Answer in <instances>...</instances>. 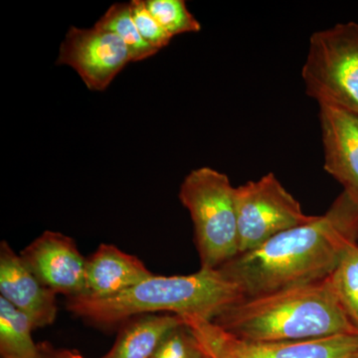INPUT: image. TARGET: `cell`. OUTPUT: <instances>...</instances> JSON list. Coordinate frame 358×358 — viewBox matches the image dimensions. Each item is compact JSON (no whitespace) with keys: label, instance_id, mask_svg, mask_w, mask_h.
Instances as JSON below:
<instances>
[{"label":"cell","instance_id":"cell-1","mask_svg":"<svg viewBox=\"0 0 358 358\" xmlns=\"http://www.w3.org/2000/svg\"><path fill=\"white\" fill-rule=\"evenodd\" d=\"M357 238L358 203L343 192L324 215L275 235L218 270L244 296L312 284L333 274Z\"/></svg>","mask_w":358,"mask_h":358},{"label":"cell","instance_id":"cell-2","mask_svg":"<svg viewBox=\"0 0 358 358\" xmlns=\"http://www.w3.org/2000/svg\"><path fill=\"white\" fill-rule=\"evenodd\" d=\"M212 322L236 338L252 341H303L357 334L334 293L322 281L245 296Z\"/></svg>","mask_w":358,"mask_h":358},{"label":"cell","instance_id":"cell-3","mask_svg":"<svg viewBox=\"0 0 358 358\" xmlns=\"http://www.w3.org/2000/svg\"><path fill=\"white\" fill-rule=\"evenodd\" d=\"M245 298L241 289L218 270L200 268L185 275H152L131 289L106 299H67L66 308L98 327L122 324L136 315L173 313L213 320Z\"/></svg>","mask_w":358,"mask_h":358},{"label":"cell","instance_id":"cell-4","mask_svg":"<svg viewBox=\"0 0 358 358\" xmlns=\"http://www.w3.org/2000/svg\"><path fill=\"white\" fill-rule=\"evenodd\" d=\"M178 199L192 216L201 268L216 270L239 255L236 187L226 174L194 169L181 183Z\"/></svg>","mask_w":358,"mask_h":358},{"label":"cell","instance_id":"cell-5","mask_svg":"<svg viewBox=\"0 0 358 358\" xmlns=\"http://www.w3.org/2000/svg\"><path fill=\"white\" fill-rule=\"evenodd\" d=\"M301 77L307 95L320 106L358 114V23L313 33Z\"/></svg>","mask_w":358,"mask_h":358},{"label":"cell","instance_id":"cell-6","mask_svg":"<svg viewBox=\"0 0 358 358\" xmlns=\"http://www.w3.org/2000/svg\"><path fill=\"white\" fill-rule=\"evenodd\" d=\"M240 254L312 220L274 173L236 187Z\"/></svg>","mask_w":358,"mask_h":358},{"label":"cell","instance_id":"cell-7","mask_svg":"<svg viewBox=\"0 0 358 358\" xmlns=\"http://www.w3.org/2000/svg\"><path fill=\"white\" fill-rule=\"evenodd\" d=\"M210 358H352L357 334L303 341H252L236 338L199 317H183Z\"/></svg>","mask_w":358,"mask_h":358},{"label":"cell","instance_id":"cell-8","mask_svg":"<svg viewBox=\"0 0 358 358\" xmlns=\"http://www.w3.org/2000/svg\"><path fill=\"white\" fill-rule=\"evenodd\" d=\"M134 56L114 33L93 28L71 27L59 49L57 65L69 66L90 91H105Z\"/></svg>","mask_w":358,"mask_h":358},{"label":"cell","instance_id":"cell-9","mask_svg":"<svg viewBox=\"0 0 358 358\" xmlns=\"http://www.w3.org/2000/svg\"><path fill=\"white\" fill-rule=\"evenodd\" d=\"M47 289L67 299L86 292V263L76 242L60 232L45 231L20 254Z\"/></svg>","mask_w":358,"mask_h":358},{"label":"cell","instance_id":"cell-10","mask_svg":"<svg viewBox=\"0 0 358 358\" xmlns=\"http://www.w3.org/2000/svg\"><path fill=\"white\" fill-rule=\"evenodd\" d=\"M324 167L358 203V114L320 106Z\"/></svg>","mask_w":358,"mask_h":358},{"label":"cell","instance_id":"cell-11","mask_svg":"<svg viewBox=\"0 0 358 358\" xmlns=\"http://www.w3.org/2000/svg\"><path fill=\"white\" fill-rule=\"evenodd\" d=\"M56 294L35 277L6 241L0 244V296L31 320L34 329L51 326L57 317Z\"/></svg>","mask_w":358,"mask_h":358},{"label":"cell","instance_id":"cell-12","mask_svg":"<svg viewBox=\"0 0 358 358\" xmlns=\"http://www.w3.org/2000/svg\"><path fill=\"white\" fill-rule=\"evenodd\" d=\"M152 274L138 257L115 245L101 244L87 259L84 296L106 299L131 289Z\"/></svg>","mask_w":358,"mask_h":358},{"label":"cell","instance_id":"cell-13","mask_svg":"<svg viewBox=\"0 0 358 358\" xmlns=\"http://www.w3.org/2000/svg\"><path fill=\"white\" fill-rule=\"evenodd\" d=\"M183 322L182 317L173 313L131 317L122 322L114 345L101 358H154L167 334Z\"/></svg>","mask_w":358,"mask_h":358},{"label":"cell","instance_id":"cell-14","mask_svg":"<svg viewBox=\"0 0 358 358\" xmlns=\"http://www.w3.org/2000/svg\"><path fill=\"white\" fill-rule=\"evenodd\" d=\"M27 315L0 296V358H40Z\"/></svg>","mask_w":358,"mask_h":358},{"label":"cell","instance_id":"cell-15","mask_svg":"<svg viewBox=\"0 0 358 358\" xmlns=\"http://www.w3.org/2000/svg\"><path fill=\"white\" fill-rule=\"evenodd\" d=\"M95 26L119 36L133 54L134 62L152 57L159 52L141 36L134 23L129 3L113 4L96 21Z\"/></svg>","mask_w":358,"mask_h":358},{"label":"cell","instance_id":"cell-16","mask_svg":"<svg viewBox=\"0 0 358 358\" xmlns=\"http://www.w3.org/2000/svg\"><path fill=\"white\" fill-rule=\"evenodd\" d=\"M331 285L346 317L358 334V246L346 250L338 267L329 275Z\"/></svg>","mask_w":358,"mask_h":358},{"label":"cell","instance_id":"cell-17","mask_svg":"<svg viewBox=\"0 0 358 358\" xmlns=\"http://www.w3.org/2000/svg\"><path fill=\"white\" fill-rule=\"evenodd\" d=\"M145 6L171 38L201 30L199 21L183 0H145Z\"/></svg>","mask_w":358,"mask_h":358},{"label":"cell","instance_id":"cell-18","mask_svg":"<svg viewBox=\"0 0 358 358\" xmlns=\"http://www.w3.org/2000/svg\"><path fill=\"white\" fill-rule=\"evenodd\" d=\"M154 358H210L189 327L183 322L162 341Z\"/></svg>","mask_w":358,"mask_h":358},{"label":"cell","instance_id":"cell-19","mask_svg":"<svg viewBox=\"0 0 358 358\" xmlns=\"http://www.w3.org/2000/svg\"><path fill=\"white\" fill-rule=\"evenodd\" d=\"M129 6L138 32L148 44L159 51L171 43L173 38L148 11L145 0H133Z\"/></svg>","mask_w":358,"mask_h":358},{"label":"cell","instance_id":"cell-20","mask_svg":"<svg viewBox=\"0 0 358 358\" xmlns=\"http://www.w3.org/2000/svg\"><path fill=\"white\" fill-rule=\"evenodd\" d=\"M40 358H86L76 350L55 348L49 343H40Z\"/></svg>","mask_w":358,"mask_h":358},{"label":"cell","instance_id":"cell-21","mask_svg":"<svg viewBox=\"0 0 358 358\" xmlns=\"http://www.w3.org/2000/svg\"><path fill=\"white\" fill-rule=\"evenodd\" d=\"M352 358H358V348L357 352H355V355H352Z\"/></svg>","mask_w":358,"mask_h":358}]
</instances>
